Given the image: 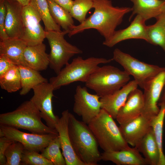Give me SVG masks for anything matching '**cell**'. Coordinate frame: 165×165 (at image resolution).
<instances>
[{"mask_svg":"<svg viewBox=\"0 0 165 165\" xmlns=\"http://www.w3.org/2000/svg\"><path fill=\"white\" fill-rule=\"evenodd\" d=\"M94 11L82 23L75 25L68 33L69 37L90 29L97 30L105 38L112 35L116 27L122 22L123 17L132 12V8L115 7L110 0H93Z\"/></svg>","mask_w":165,"mask_h":165,"instance_id":"1","label":"cell"},{"mask_svg":"<svg viewBox=\"0 0 165 165\" xmlns=\"http://www.w3.org/2000/svg\"><path fill=\"white\" fill-rule=\"evenodd\" d=\"M87 124L69 113L68 130L73 150L86 165H97L101 160L98 144Z\"/></svg>","mask_w":165,"mask_h":165,"instance_id":"2","label":"cell"},{"mask_svg":"<svg viewBox=\"0 0 165 165\" xmlns=\"http://www.w3.org/2000/svg\"><path fill=\"white\" fill-rule=\"evenodd\" d=\"M40 113L30 100L23 102L14 110L0 114V125L26 130L31 133L45 134H58L42 121Z\"/></svg>","mask_w":165,"mask_h":165,"instance_id":"3","label":"cell"},{"mask_svg":"<svg viewBox=\"0 0 165 165\" xmlns=\"http://www.w3.org/2000/svg\"><path fill=\"white\" fill-rule=\"evenodd\" d=\"M112 117L101 108L88 125L104 152L117 151L129 147Z\"/></svg>","mask_w":165,"mask_h":165,"instance_id":"4","label":"cell"},{"mask_svg":"<svg viewBox=\"0 0 165 165\" xmlns=\"http://www.w3.org/2000/svg\"><path fill=\"white\" fill-rule=\"evenodd\" d=\"M113 58L107 59L104 58L94 57L84 59L81 57L73 59L62 68L57 76L50 79V82L54 90L74 82H85L90 75L99 67L101 64L109 63Z\"/></svg>","mask_w":165,"mask_h":165,"instance_id":"5","label":"cell"},{"mask_svg":"<svg viewBox=\"0 0 165 165\" xmlns=\"http://www.w3.org/2000/svg\"><path fill=\"white\" fill-rule=\"evenodd\" d=\"M130 76L124 70L113 66L99 67L90 75L85 85L101 97L120 89L129 82Z\"/></svg>","mask_w":165,"mask_h":165,"instance_id":"6","label":"cell"},{"mask_svg":"<svg viewBox=\"0 0 165 165\" xmlns=\"http://www.w3.org/2000/svg\"><path fill=\"white\" fill-rule=\"evenodd\" d=\"M68 33L64 30L46 31V38L48 41L50 49L49 54V66L57 75L64 65L69 63L71 57L76 54L82 53L81 50L64 39V35Z\"/></svg>","mask_w":165,"mask_h":165,"instance_id":"7","label":"cell"},{"mask_svg":"<svg viewBox=\"0 0 165 165\" xmlns=\"http://www.w3.org/2000/svg\"><path fill=\"white\" fill-rule=\"evenodd\" d=\"M112 58L128 75L133 77L138 85L142 89L148 82L165 69V67L140 61L118 48L114 50Z\"/></svg>","mask_w":165,"mask_h":165,"instance_id":"8","label":"cell"},{"mask_svg":"<svg viewBox=\"0 0 165 165\" xmlns=\"http://www.w3.org/2000/svg\"><path fill=\"white\" fill-rule=\"evenodd\" d=\"M58 134H45L28 133L10 126L0 125V137H5L13 141H19L25 149L41 152Z\"/></svg>","mask_w":165,"mask_h":165,"instance_id":"9","label":"cell"},{"mask_svg":"<svg viewBox=\"0 0 165 165\" xmlns=\"http://www.w3.org/2000/svg\"><path fill=\"white\" fill-rule=\"evenodd\" d=\"M34 94L30 100L40 112L42 119L49 127L55 129V126L59 118L54 114L52 99L53 87L50 82H45L35 86Z\"/></svg>","mask_w":165,"mask_h":165,"instance_id":"10","label":"cell"},{"mask_svg":"<svg viewBox=\"0 0 165 165\" xmlns=\"http://www.w3.org/2000/svg\"><path fill=\"white\" fill-rule=\"evenodd\" d=\"M87 88L80 85L77 86L74 95L73 111L88 124L99 113L101 103L100 97L89 93Z\"/></svg>","mask_w":165,"mask_h":165,"instance_id":"11","label":"cell"},{"mask_svg":"<svg viewBox=\"0 0 165 165\" xmlns=\"http://www.w3.org/2000/svg\"><path fill=\"white\" fill-rule=\"evenodd\" d=\"M22 18L24 31L22 39L27 46L43 43L46 31L40 24L42 19L40 15L31 4L23 7Z\"/></svg>","mask_w":165,"mask_h":165,"instance_id":"12","label":"cell"},{"mask_svg":"<svg viewBox=\"0 0 165 165\" xmlns=\"http://www.w3.org/2000/svg\"><path fill=\"white\" fill-rule=\"evenodd\" d=\"M165 85V69L148 82L145 86L144 107L142 115L149 120L158 113V103Z\"/></svg>","mask_w":165,"mask_h":165,"instance_id":"13","label":"cell"},{"mask_svg":"<svg viewBox=\"0 0 165 165\" xmlns=\"http://www.w3.org/2000/svg\"><path fill=\"white\" fill-rule=\"evenodd\" d=\"M145 21L141 16L136 15L129 26L116 31L110 38L103 42V44L112 47L121 42L131 39H142L148 43Z\"/></svg>","mask_w":165,"mask_h":165,"instance_id":"14","label":"cell"},{"mask_svg":"<svg viewBox=\"0 0 165 165\" xmlns=\"http://www.w3.org/2000/svg\"><path fill=\"white\" fill-rule=\"evenodd\" d=\"M5 2L6 9V33L9 38L22 39L24 31L22 18L23 6L15 0H5Z\"/></svg>","mask_w":165,"mask_h":165,"instance_id":"15","label":"cell"},{"mask_svg":"<svg viewBox=\"0 0 165 165\" xmlns=\"http://www.w3.org/2000/svg\"><path fill=\"white\" fill-rule=\"evenodd\" d=\"M69 113L68 109L63 111L55 126L58 134L62 154L66 165H86L76 155L71 144L68 130Z\"/></svg>","mask_w":165,"mask_h":165,"instance_id":"16","label":"cell"},{"mask_svg":"<svg viewBox=\"0 0 165 165\" xmlns=\"http://www.w3.org/2000/svg\"><path fill=\"white\" fill-rule=\"evenodd\" d=\"M144 107L143 92L136 88L129 94L125 103L119 109L116 119L120 125L125 124L141 115Z\"/></svg>","mask_w":165,"mask_h":165,"instance_id":"17","label":"cell"},{"mask_svg":"<svg viewBox=\"0 0 165 165\" xmlns=\"http://www.w3.org/2000/svg\"><path fill=\"white\" fill-rule=\"evenodd\" d=\"M138 85L134 79L129 81L120 89L115 92L100 98L101 108L105 110L114 119L127 101L130 93L137 88Z\"/></svg>","mask_w":165,"mask_h":165,"instance_id":"18","label":"cell"},{"mask_svg":"<svg viewBox=\"0 0 165 165\" xmlns=\"http://www.w3.org/2000/svg\"><path fill=\"white\" fill-rule=\"evenodd\" d=\"M119 127L126 142L134 147L150 129V120L141 115Z\"/></svg>","mask_w":165,"mask_h":165,"instance_id":"19","label":"cell"},{"mask_svg":"<svg viewBox=\"0 0 165 165\" xmlns=\"http://www.w3.org/2000/svg\"><path fill=\"white\" fill-rule=\"evenodd\" d=\"M101 160L111 161L117 165H148L144 157L135 147H130L121 150L104 152Z\"/></svg>","mask_w":165,"mask_h":165,"instance_id":"20","label":"cell"},{"mask_svg":"<svg viewBox=\"0 0 165 165\" xmlns=\"http://www.w3.org/2000/svg\"><path fill=\"white\" fill-rule=\"evenodd\" d=\"M27 46L25 42L20 38H8L0 40V55L4 56L15 65L28 67L24 57Z\"/></svg>","mask_w":165,"mask_h":165,"instance_id":"21","label":"cell"},{"mask_svg":"<svg viewBox=\"0 0 165 165\" xmlns=\"http://www.w3.org/2000/svg\"><path fill=\"white\" fill-rule=\"evenodd\" d=\"M133 3L130 21L135 15L141 16L146 21L156 18L165 10V0H130Z\"/></svg>","mask_w":165,"mask_h":165,"instance_id":"22","label":"cell"},{"mask_svg":"<svg viewBox=\"0 0 165 165\" xmlns=\"http://www.w3.org/2000/svg\"><path fill=\"white\" fill-rule=\"evenodd\" d=\"M24 57L28 66L38 72L46 70L49 65V54L46 52V46L43 43L27 46Z\"/></svg>","mask_w":165,"mask_h":165,"instance_id":"23","label":"cell"},{"mask_svg":"<svg viewBox=\"0 0 165 165\" xmlns=\"http://www.w3.org/2000/svg\"><path fill=\"white\" fill-rule=\"evenodd\" d=\"M134 147L142 154L148 165H159L160 151L151 127Z\"/></svg>","mask_w":165,"mask_h":165,"instance_id":"24","label":"cell"},{"mask_svg":"<svg viewBox=\"0 0 165 165\" xmlns=\"http://www.w3.org/2000/svg\"><path fill=\"white\" fill-rule=\"evenodd\" d=\"M21 79V88L20 92L21 95H25L37 85L48 82L39 72L29 67L18 66Z\"/></svg>","mask_w":165,"mask_h":165,"instance_id":"25","label":"cell"},{"mask_svg":"<svg viewBox=\"0 0 165 165\" xmlns=\"http://www.w3.org/2000/svg\"><path fill=\"white\" fill-rule=\"evenodd\" d=\"M160 109L157 115L150 120V125L157 144L160 153L159 165H165V155L163 148V133L165 117V102L158 104Z\"/></svg>","mask_w":165,"mask_h":165,"instance_id":"26","label":"cell"},{"mask_svg":"<svg viewBox=\"0 0 165 165\" xmlns=\"http://www.w3.org/2000/svg\"><path fill=\"white\" fill-rule=\"evenodd\" d=\"M156 19L154 24L147 26L148 43L160 46L165 52V10Z\"/></svg>","mask_w":165,"mask_h":165,"instance_id":"27","label":"cell"},{"mask_svg":"<svg viewBox=\"0 0 165 165\" xmlns=\"http://www.w3.org/2000/svg\"><path fill=\"white\" fill-rule=\"evenodd\" d=\"M47 1L50 14L54 21L64 30L69 33L75 26L69 12L52 0Z\"/></svg>","mask_w":165,"mask_h":165,"instance_id":"28","label":"cell"},{"mask_svg":"<svg viewBox=\"0 0 165 165\" xmlns=\"http://www.w3.org/2000/svg\"><path fill=\"white\" fill-rule=\"evenodd\" d=\"M31 4L40 15L46 31H62L61 27L54 21L50 14L47 0H31Z\"/></svg>","mask_w":165,"mask_h":165,"instance_id":"29","label":"cell"},{"mask_svg":"<svg viewBox=\"0 0 165 165\" xmlns=\"http://www.w3.org/2000/svg\"><path fill=\"white\" fill-rule=\"evenodd\" d=\"M0 86L8 93H13L21 89L20 76L18 66L15 65L0 77Z\"/></svg>","mask_w":165,"mask_h":165,"instance_id":"30","label":"cell"},{"mask_svg":"<svg viewBox=\"0 0 165 165\" xmlns=\"http://www.w3.org/2000/svg\"><path fill=\"white\" fill-rule=\"evenodd\" d=\"M59 135L52 140L41 152V154L51 162L53 165H66L65 159L61 153Z\"/></svg>","mask_w":165,"mask_h":165,"instance_id":"31","label":"cell"},{"mask_svg":"<svg viewBox=\"0 0 165 165\" xmlns=\"http://www.w3.org/2000/svg\"><path fill=\"white\" fill-rule=\"evenodd\" d=\"M93 0H75L69 13L72 17L80 23L86 19V16L88 11L94 8Z\"/></svg>","mask_w":165,"mask_h":165,"instance_id":"32","label":"cell"},{"mask_svg":"<svg viewBox=\"0 0 165 165\" xmlns=\"http://www.w3.org/2000/svg\"><path fill=\"white\" fill-rule=\"evenodd\" d=\"M24 149V146L20 142L14 141L5 151L6 165H21L22 154Z\"/></svg>","mask_w":165,"mask_h":165,"instance_id":"33","label":"cell"},{"mask_svg":"<svg viewBox=\"0 0 165 165\" xmlns=\"http://www.w3.org/2000/svg\"><path fill=\"white\" fill-rule=\"evenodd\" d=\"M21 165H53L38 152L24 149L22 153Z\"/></svg>","mask_w":165,"mask_h":165,"instance_id":"34","label":"cell"},{"mask_svg":"<svg viewBox=\"0 0 165 165\" xmlns=\"http://www.w3.org/2000/svg\"><path fill=\"white\" fill-rule=\"evenodd\" d=\"M5 0H0V40H3L9 38L5 28V20L6 9Z\"/></svg>","mask_w":165,"mask_h":165,"instance_id":"35","label":"cell"},{"mask_svg":"<svg viewBox=\"0 0 165 165\" xmlns=\"http://www.w3.org/2000/svg\"><path fill=\"white\" fill-rule=\"evenodd\" d=\"M14 141L7 138L0 137V165H6V162L5 152L8 146Z\"/></svg>","mask_w":165,"mask_h":165,"instance_id":"36","label":"cell"},{"mask_svg":"<svg viewBox=\"0 0 165 165\" xmlns=\"http://www.w3.org/2000/svg\"><path fill=\"white\" fill-rule=\"evenodd\" d=\"M15 65L4 56L0 55V77Z\"/></svg>","mask_w":165,"mask_h":165,"instance_id":"37","label":"cell"},{"mask_svg":"<svg viewBox=\"0 0 165 165\" xmlns=\"http://www.w3.org/2000/svg\"><path fill=\"white\" fill-rule=\"evenodd\" d=\"M69 12L73 4L72 0H51Z\"/></svg>","mask_w":165,"mask_h":165,"instance_id":"38","label":"cell"},{"mask_svg":"<svg viewBox=\"0 0 165 165\" xmlns=\"http://www.w3.org/2000/svg\"><path fill=\"white\" fill-rule=\"evenodd\" d=\"M24 7L29 5L31 0H15Z\"/></svg>","mask_w":165,"mask_h":165,"instance_id":"39","label":"cell"},{"mask_svg":"<svg viewBox=\"0 0 165 165\" xmlns=\"http://www.w3.org/2000/svg\"><path fill=\"white\" fill-rule=\"evenodd\" d=\"M162 102H165V85L163 89L158 103Z\"/></svg>","mask_w":165,"mask_h":165,"instance_id":"40","label":"cell"}]
</instances>
